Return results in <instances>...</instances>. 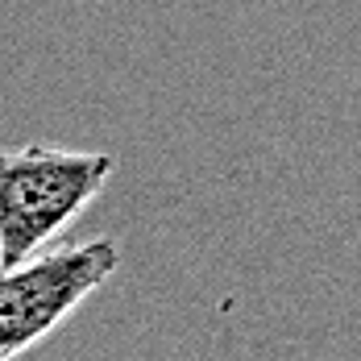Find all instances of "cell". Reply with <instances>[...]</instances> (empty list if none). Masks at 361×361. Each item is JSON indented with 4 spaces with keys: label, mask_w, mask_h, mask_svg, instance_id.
<instances>
[{
    "label": "cell",
    "mask_w": 361,
    "mask_h": 361,
    "mask_svg": "<svg viewBox=\"0 0 361 361\" xmlns=\"http://www.w3.org/2000/svg\"><path fill=\"white\" fill-rule=\"evenodd\" d=\"M112 171L116 158L104 149H0V266H17L67 233L109 187Z\"/></svg>",
    "instance_id": "1"
},
{
    "label": "cell",
    "mask_w": 361,
    "mask_h": 361,
    "mask_svg": "<svg viewBox=\"0 0 361 361\" xmlns=\"http://www.w3.org/2000/svg\"><path fill=\"white\" fill-rule=\"evenodd\" d=\"M116 270L121 245L112 237L46 245L17 266H0V361H17L54 336Z\"/></svg>",
    "instance_id": "2"
}]
</instances>
